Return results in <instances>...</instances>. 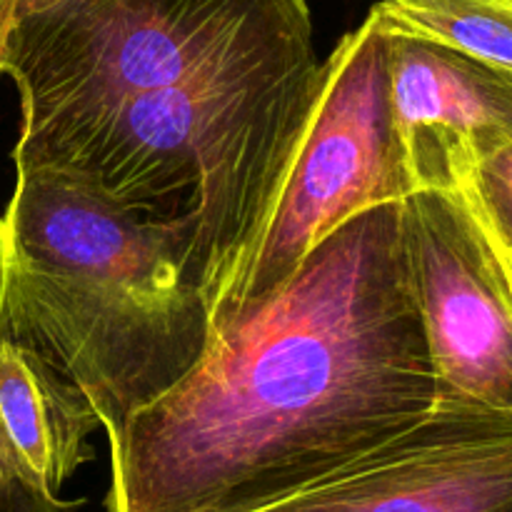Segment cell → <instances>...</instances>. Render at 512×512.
Here are the masks:
<instances>
[{
	"instance_id": "10",
	"label": "cell",
	"mask_w": 512,
	"mask_h": 512,
	"mask_svg": "<svg viewBox=\"0 0 512 512\" xmlns=\"http://www.w3.org/2000/svg\"><path fill=\"white\" fill-rule=\"evenodd\" d=\"M390 28L425 35L512 73V0H378Z\"/></svg>"
},
{
	"instance_id": "14",
	"label": "cell",
	"mask_w": 512,
	"mask_h": 512,
	"mask_svg": "<svg viewBox=\"0 0 512 512\" xmlns=\"http://www.w3.org/2000/svg\"><path fill=\"white\" fill-rule=\"evenodd\" d=\"M13 0H0V43H3V33H5V23H8V13Z\"/></svg>"
},
{
	"instance_id": "9",
	"label": "cell",
	"mask_w": 512,
	"mask_h": 512,
	"mask_svg": "<svg viewBox=\"0 0 512 512\" xmlns=\"http://www.w3.org/2000/svg\"><path fill=\"white\" fill-rule=\"evenodd\" d=\"M0 420L38 483L53 495L95 458L100 428L78 385L28 345L0 338Z\"/></svg>"
},
{
	"instance_id": "8",
	"label": "cell",
	"mask_w": 512,
	"mask_h": 512,
	"mask_svg": "<svg viewBox=\"0 0 512 512\" xmlns=\"http://www.w3.org/2000/svg\"><path fill=\"white\" fill-rule=\"evenodd\" d=\"M383 28L390 103L413 193L455 190L470 165L512 143V73L425 35Z\"/></svg>"
},
{
	"instance_id": "1",
	"label": "cell",
	"mask_w": 512,
	"mask_h": 512,
	"mask_svg": "<svg viewBox=\"0 0 512 512\" xmlns=\"http://www.w3.org/2000/svg\"><path fill=\"white\" fill-rule=\"evenodd\" d=\"M400 203L350 218L288 283L210 328L193 370L108 448L105 512H258L433 413Z\"/></svg>"
},
{
	"instance_id": "4",
	"label": "cell",
	"mask_w": 512,
	"mask_h": 512,
	"mask_svg": "<svg viewBox=\"0 0 512 512\" xmlns=\"http://www.w3.org/2000/svg\"><path fill=\"white\" fill-rule=\"evenodd\" d=\"M315 40L308 0H60L10 25L0 75L20 95L18 168H33L125 100L250 50Z\"/></svg>"
},
{
	"instance_id": "11",
	"label": "cell",
	"mask_w": 512,
	"mask_h": 512,
	"mask_svg": "<svg viewBox=\"0 0 512 512\" xmlns=\"http://www.w3.org/2000/svg\"><path fill=\"white\" fill-rule=\"evenodd\" d=\"M512 280V143L470 165L455 185Z\"/></svg>"
},
{
	"instance_id": "2",
	"label": "cell",
	"mask_w": 512,
	"mask_h": 512,
	"mask_svg": "<svg viewBox=\"0 0 512 512\" xmlns=\"http://www.w3.org/2000/svg\"><path fill=\"white\" fill-rule=\"evenodd\" d=\"M15 173L0 215V338L68 375L110 448L205 353L195 228L138 218L55 170Z\"/></svg>"
},
{
	"instance_id": "7",
	"label": "cell",
	"mask_w": 512,
	"mask_h": 512,
	"mask_svg": "<svg viewBox=\"0 0 512 512\" xmlns=\"http://www.w3.org/2000/svg\"><path fill=\"white\" fill-rule=\"evenodd\" d=\"M258 512H512V415L440 395L403 435Z\"/></svg>"
},
{
	"instance_id": "6",
	"label": "cell",
	"mask_w": 512,
	"mask_h": 512,
	"mask_svg": "<svg viewBox=\"0 0 512 512\" xmlns=\"http://www.w3.org/2000/svg\"><path fill=\"white\" fill-rule=\"evenodd\" d=\"M410 293L440 395L512 415V280L455 190L400 203Z\"/></svg>"
},
{
	"instance_id": "3",
	"label": "cell",
	"mask_w": 512,
	"mask_h": 512,
	"mask_svg": "<svg viewBox=\"0 0 512 512\" xmlns=\"http://www.w3.org/2000/svg\"><path fill=\"white\" fill-rule=\"evenodd\" d=\"M320 78L315 40L250 50L125 100L33 168L63 173L138 218H190L213 323L268 223Z\"/></svg>"
},
{
	"instance_id": "5",
	"label": "cell",
	"mask_w": 512,
	"mask_h": 512,
	"mask_svg": "<svg viewBox=\"0 0 512 512\" xmlns=\"http://www.w3.org/2000/svg\"><path fill=\"white\" fill-rule=\"evenodd\" d=\"M413 193L390 103L388 33L370 10L323 60V78L280 193L233 298L210 323L268 298L355 215Z\"/></svg>"
},
{
	"instance_id": "12",
	"label": "cell",
	"mask_w": 512,
	"mask_h": 512,
	"mask_svg": "<svg viewBox=\"0 0 512 512\" xmlns=\"http://www.w3.org/2000/svg\"><path fill=\"white\" fill-rule=\"evenodd\" d=\"M85 500H63L38 483L0 420V512H78Z\"/></svg>"
},
{
	"instance_id": "13",
	"label": "cell",
	"mask_w": 512,
	"mask_h": 512,
	"mask_svg": "<svg viewBox=\"0 0 512 512\" xmlns=\"http://www.w3.org/2000/svg\"><path fill=\"white\" fill-rule=\"evenodd\" d=\"M55 3H60V0H13V5H10V13H8V23H5V33H8L10 25L13 23L28 18V15L43 13V10L53 8ZM5 33H3V40H5ZM0 48H3V43H0Z\"/></svg>"
}]
</instances>
